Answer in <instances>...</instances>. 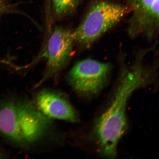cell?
<instances>
[{"label": "cell", "mask_w": 159, "mask_h": 159, "mask_svg": "<svg viewBox=\"0 0 159 159\" xmlns=\"http://www.w3.org/2000/svg\"><path fill=\"white\" fill-rule=\"evenodd\" d=\"M80 0H51L53 14L58 19H62L76 11Z\"/></svg>", "instance_id": "cell-8"}, {"label": "cell", "mask_w": 159, "mask_h": 159, "mask_svg": "<svg viewBox=\"0 0 159 159\" xmlns=\"http://www.w3.org/2000/svg\"><path fill=\"white\" fill-rule=\"evenodd\" d=\"M129 11L128 7L108 1L93 4L80 24L72 31L75 43L89 48L118 24Z\"/></svg>", "instance_id": "cell-3"}, {"label": "cell", "mask_w": 159, "mask_h": 159, "mask_svg": "<svg viewBox=\"0 0 159 159\" xmlns=\"http://www.w3.org/2000/svg\"><path fill=\"white\" fill-rule=\"evenodd\" d=\"M75 43L72 31L61 27L55 28L48 43L47 61L44 73L34 88L56 76L65 68L71 59Z\"/></svg>", "instance_id": "cell-5"}, {"label": "cell", "mask_w": 159, "mask_h": 159, "mask_svg": "<svg viewBox=\"0 0 159 159\" xmlns=\"http://www.w3.org/2000/svg\"><path fill=\"white\" fill-rule=\"evenodd\" d=\"M34 102L42 112L50 118L72 123L79 121L78 114L70 101L59 91L42 89L35 95Z\"/></svg>", "instance_id": "cell-7"}, {"label": "cell", "mask_w": 159, "mask_h": 159, "mask_svg": "<svg viewBox=\"0 0 159 159\" xmlns=\"http://www.w3.org/2000/svg\"><path fill=\"white\" fill-rule=\"evenodd\" d=\"M18 3L13 0H0V18L3 16L10 14H21L17 9Z\"/></svg>", "instance_id": "cell-9"}, {"label": "cell", "mask_w": 159, "mask_h": 159, "mask_svg": "<svg viewBox=\"0 0 159 159\" xmlns=\"http://www.w3.org/2000/svg\"><path fill=\"white\" fill-rule=\"evenodd\" d=\"M47 2H48V4L49 5H50L51 4V0H47Z\"/></svg>", "instance_id": "cell-10"}, {"label": "cell", "mask_w": 159, "mask_h": 159, "mask_svg": "<svg viewBox=\"0 0 159 159\" xmlns=\"http://www.w3.org/2000/svg\"><path fill=\"white\" fill-rule=\"evenodd\" d=\"M128 4L132 12L128 21L130 36L152 39L156 35L159 29V0H128Z\"/></svg>", "instance_id": "cell-6"}, {"label": "cell", "mask_w": 159, "mask_h": 159, "mask_svg": "<svg viewBox=\"0 0 159 159\" xmlns=\"http://www.w3.org/2000/svg\"><path fill=\"white\" fill-rule=\"evenodd\" d=\"M153 72L144 65L142 55L132 64L122 67L112 100L95 121L93 129V138L103 156H116L118 142L128 125L127 102L135 91L150 83Z\"/></svg>", "instance_id": "cell-1"}, {"label": "cell", "mask_w": 159, "mask_h": 159, "mask_svg": "<svg viewBox=\"0 0 159 159\" xmlns=\"http://www.w3.org/2000/svg\"><path fill=\"white\" fill-rule=\"evenodd\" d=\"M53 127L51 119L34 102L21 97L0 101V136L17 148H29L43 140Z\"/></svg>", "instance_id": "cell-2"}, {"label": "cell", "mask_w": 159, "mask_h": 159, "mask_svg": "<svg viewBox=\"0 0 159 159\" xmlns=\"http://www.w3.org/2000/svg\"><path fill=\"white\" fill-rule=\"evenodd\" d=\"M112 71L110 63L85 59L73 66L68 73L67 80L77 94L91 96L97 94L104 88Z\"/></svg>", "instance_id": "cell-4"}]
</instances>
